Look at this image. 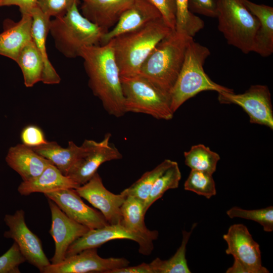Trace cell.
Masks as SVG:
<instances>
[{
    "mask_svg": "<svg viewBox=\"0 0 273 273\" xmlns=\"http://www.w3.org/2000/svg\"><path fill=\"white\" fill-rule=\"evenodd\" d=\"M210 55L206 47L192 39L183 66L170 95V108L175 112L187 100L206 90L234 93L232 89L212 81L205 73L203 65Z\"/></svg>",
    "mask_w": 273,
    "mask_h": 273,
    "instance_id": "277c9868",
    "label": "cell"
},
{
    "mask_svg": "<svg viewBox=\"0 0 273 273\" xmlns=\"http://www.w3.org/2000/svg\"><path fill=\"white\" fill-rule=\"evenodd\" d=\"M80 186L51 163L36 177L23 181L17 190L21 195L28 196L34 193L44 194L67 189H76Z\"/></svg>",
    "mask_w": 273,
    "mask_h": 273,
    "instance_id": "44dd1931",
    "label": "cell"
},
{
    "mask_svg": "<svg viewBox=\"0 0 273 273\" xmlns=\"http://www.w3.org/2000/svg\"><path fill=\"white\" fill-rule=\"evenodd\" d=\"M249 11L259 22L254 38L252 52L262 57L270 56L273 52V8L243 0Z\"/></svg>",
    "mask_w": 273,
    "mask_h": 273,
    "instance_id": "603a6c76",
    "label": "cell"
},
{
    "mask_svg": "<svg viewBox=\"0 0 273 273\" xmlns=\"http://www.w3.org/2000/svg\"><path fill=\"white\" fill-rule=\"evenodd\" d=\"M77 194L97 208L111 224L120 222L121 207L126 195L115 194L104 186L99 174H95L86 183L75 189Z\"/></svg>",
    "mask_w": 273,
    "mask_h": 273,
    "instance_id": "5bb4252c",
    "label": "cell"
},
{
    "mask_svg": "<svg viewBox=\"0 0 273 273\" xmlns=\"http://www.w3.org/2000/svg\"><path fill=\"white\" fill-rule=\"evenodd\" d=\"M109 273H153L149 263H142L132 266H126L113 269Z\"/></svg>",
    "mask_w": 273,
    "mask_h": 273,
    "instance_id": "ab89813d",
    "label": "cell"
},
{
    "mask_svg": "<svg viewBox=\"0 0 273 273\" xmlns=\"http://www.w3.org/2000/svg\"><path fill=\"white\" fill-rule=\"evenodd\" d=\"M37 0H0V7L16 6L21 13H29L36 6Z\"/></svg>",
    "mask_w": 273,
    "mask_h": 273,
    "instance_id": "f35d334b",
    "label": "cell"
},
{
    "mask_svg": "<svg viewBox=\"0 0 273 273\" xmlns=\"http://www.w3.org/2000/svg\"><path fill=\"white\" fill-rule=\"evenodd\" d=\"M16 62L21 70L26 87H32L41 81L43 61L32 38L23 47Z\"/></svg>",
    "mask_w": 273,
    "mask_h": 273,
    "instance_id": "484cf974",
    "label": "cell"
},
{
    "mask_svg": "<svg viewBox=\"0 0 273 273\" xmlns=\"http://www.w3.org/2000/svg\"><path fill=\"white\" fill-rule=\"evenodd\" d=\"M188 8L192 13L216 18L217 16V0H188Z\"/></svg>",
    "mask_w": 273,
    "mask_h": 273,
    "instance_id": "74e56055",
    "label": "cell"
},
{
    "mask_svg": "<svg viewBox=\"0 0 273 273\" xmlns=\"http://www.w3.org/2000/svg\"><path fill=\"white\" fill-rule=\"evenodd\" d=\"M174 161L165 159L151 170L146 172L132 185L122 191L126 196L134 197L144 203L147 200L153 185L158 178Z\"/></svg>",
    "mask_w": 273,
    "mask_h": 273,
    "instance_id": "f1b7e54d",
    "label": "cell"
},
{
    "mask_svg": "<svg viewBox=\"0 0 273 273\" xmlns=\"http://www.w3.org/2000/svg\"><path fill=\"white\" fill-rule=\"evenodd\" d=\"M53 201L69 218L89 229L109 223L102 213L86 205L75 189H67L44 194Z\"/></svg>",
    "mask_w": 273,
    "mask_h": 273,
    "instance_id": "2e32d148",
    "label": "cell"
},
{
    "mask_svg": "<svg viewBox=\"0 0 273 273\" xmlns=\"http://www.w3.org/2000/svg\"><path fill=\"white\" fill-rule=\"evenodd\" d=\"M120 223L130 230L149 240L157 239L159 233L156 230L151 231L145 223L144 203L130 196L125 198L121 207Z\"/></svg>",
    "mask_w": 273,
    "mask_h": 273,
    "instance_id": "d4e9b609",
    "label": "cell"
},
{
    "mask_svg": "<svg viewBox=\"0 0 273 273\" xmlns=\"http://www.w3.org/2000/svg\"><path fill=\"white\" fill-rule=\"evenodd\" d=\"M4 221L9 230L4 236L13 239L26 261L42 273L51 262L43 251L40 240L26 225L24 210L19 209L13 214H6Z\"/></svg>",
    "mask_w": 273,
    "mask_h": 273,
    "instance_id": "9c48e42d",
    "label": "cell"
},
{
    "mask_svg": "<svg viewBox=\"0 0 273 273\" xmlns=\"http://www.w3.org/2000/svg\"><path fill=\"white\" fill-rule=\"evenodd\" d=\"M218 29L228 43L247 54L252 52L254 38L259 25L258 19L243 0H217Z\"/></svg>",
    "mask_w": 273,
    "mask_h": 273,
    "instance_id": "8992f818",
    "label": "cell"
},
{
    "mask_svg": "<svg viewBox=\"0 0 273 273\" xmlns=\"http://www.w3.org/2000/svg\"><path fill=\"white\" fill-rule=\"evenodd\" d=\"M135 0H83L81 14L105 33L117 22Z\"/></svg>",
    "mask_w": 273,
    "mask_h": 273,
    "instance_id": "ac0fdd59",
    "label": "cell"
},
{
    "mask_svg": "<svg viewBox=\"0 0 273 273\" xmlns=\"http://www.w3.org/2000/svg\"><path fill=\"white\" fill-rule=\"evenodd\" d=\"M32 16L31 35L37 49L42 58L44 64L41 82L47 84H58L61 78L49 60L46 50V41L51 17L44 14L35 6L30 12Z\"/></svg>",
    "mask_w": 273,
    "mask_h": 273,
    "instance_id": "7402d4cb",
    "label": "cell"
},
{
    "mask_svg": "<svg viewBox=\"0 0 273 273\" xmlns=\"http://www.w3.org/2000/svg\"><path fill=\"white\" fill-rule=\"evenodd\" d=\"M6 161L21 176L24 181L36 177L49 164L52 163L37 154L32 148L23 144L10 148L6 157Z\"/></svg>",
    "mask_w": 273,
    "mask_h": 273,
    "instance_id": "ffe728a7",
    "label": "cell"
},
{
    "mask_svg": "<svg viewBox=\"0 0 273 273\" xmlns=\"http://www.w3.org/2000/svg\"><path fill=\"white\" fill-rule=\"evenodd\" d=\"M25 261L18 245L14 242L11 247L0 256V273H20L19 265Z\"/></svg>",
    "mask_w": 273,
    "mask_h": 273,
    "instance_id": "836d02e7",
    "label": "cell"
},
{
    "mask_svg": "<svg viewBox=\"0 0 273 273\" xmlns=\"http://www.w3.org/2000/svg\"><path fill=\"white\" fill-rule=\"evenodd\" d=\"M231 218L239 217L255 221L263 227L266 232L273 231V206L255 210H246L234 206L226 211Z\"/></svg>",
    "mask_w": 273,
    "mask_h": 273,
    "instance_id": "d6a6232c",
    "label": "cell"
},
{
    "mask_svg": "<svg viewBox=\"0 0 273 273\" xmlns=\"http://www.w3.org/2000/svg\"><path fill=\"white\" fill-rule=\"evenodd\" d=\"M181 177L178 165L174 161L155 182L149 197L144 203L145 213L156 201L162 197L166 191L178 188Z\"/></svg>",
    "mask_w": 273,
    "mask_h": 273,
    "instance_id": "f546056e",
    "label": "cell"
},
{
    "mask_svg": "<svg viewBox=\"0 0 273 273\" xmlns=\"http://www.w3.org/2000/svg\"><path fill=\"white\" fill-rule=\"evenodd\" d=\"M188 0H175L176 6L175 31L189 36H194L204 26V21L191 13Z\"/></svg>",
    "mask_w": 273,
    "mask_h": 273,
    "instance_id": "4dcf8cb0",
    "label": "cell"
},
{
    "mask_svg": "<svg viewBox=\"0 0 273 273\" xmlns=\"http://www.w3.org/2000/svg\"><path fill=\"white\" fill-rule=\"evenodd\" d=\"M48 201L52 218L49 233L55 242V252L50 262L57 264L66 258L71 244L90 229L69 218L53 201Z\"/></svg>",
    "mask_w": 273,
    "mask_h": 273,
    "instance_id": "9a60e30c",
    "label": "cell"
},
{
    "mask_svg": "<svg viewBox=\"0 0 273 273\" xmlns=\"http://www.w3.org/2000/svg\"><path fill=\"white\" fill-rule=\"evenodd\" d=\"M20 138L22 144L30 148L38 147L48 142L42 130L34 125L25 127L21 131Z\"/></svg>",
    "mask_w": 273,
    "mask_h": 273,
    "instance_id": "8d00e7d4",
    "label": "cell"
},
{
    "mask_svg": "<svg viewBox=\"0 0 273 273\" xmlns=\"http://www.w3.org/2000/svg\"><path fill=\"white\" fill-rule=\"evenodd\" d=\"M117 239L136 242L139 246V252L144 255H149L154 249L153 241L131 231L119 223L89 230L71 244L67 251L66 257L86 249L97 248L110 241Z\"/></svg>",
    "mask_w": 273,
    "mask_h": 273,
    "instance_id": "8fae6325",
    "label": "cell"
},
{
    "mask_svg": "<svg viewBox=\"0 0 273 273\" xmlns=\"http://www.w3.org/2000/svg\"><path fill=\"white\" fill-rule=\"evenodd\" d=\"M220 103L240 106L248 115L250 122L273 129V111L271 94L266 85H251L245 92L218 93Z\"/></svg>",
    "mask_w": 273,
    "mask_h": 273,
    "instance_id": "ba28073f",
    "label": "cell"
},
{
    "mask_svg": "<svg viewBox=\"0 0 273 273\" xmlns=\"http://www.w3.org/2000/svg\"><path fill=\"white\" fill-rule=\"evenodd\" d=\"M129 264L125 258H102L98 255L97 248H89L66 257L60 263H51L42 273H109Z\"/></svg>",
    "mask_w": 273,
    "mask_h": 273,
    "instance_id": "7c38bea8",
    "label": "cell"
},
{
    "mask_svg": "<svg viewBox=\"0 0 273 273\" xmlns=\"http://www.w3.org/2000/svg\"><path fill=\"white\" fill-rule=\"evenodd\" d=\"M173 31L161 17L110 41L121 77L139 74L143 64L151 53Z\"/></svg>",
    "mask_w": 273,
    "mask_h": 273,
    "instance_id": "7a4b0ae2",
    "label": "cell"
},
{
    "mask_svg": "<svg viewBox=\"0 0 273 273\" xmlns=\"http://www.w3.org/2000/svg\"><path fill=\"white\" fill-rule=\"evenodd\" d=\"M161 17L158 10L148 0H135L114 27L103 34L100 45L106 44L117 36L136 30Z\"/></svg>",
    "mask_w": 273,
    "mask_h": 273,
    "instance_id": "e0dca14e",
    "label": "cell"
},
{
    "mask_svg": "<svg viewBox=\"0 0 273 273\" xmlns=\"http://www.w3.org/2000/svg\"><path fill=\"white\" fill-rule=\"evenodd\" d=\"M79 57L88 77V85L107 112L116 117L126 113L121 75L111 41L83 48Z\"/></svg>",
    "mask_w": 273,
    "mask_h": 273,
    "instance_id": "6da1fadb",
    "label": "cell"
},
{
    "mask_svg": "<svg viewBox=\"0 0 273 273\" xmlns=\"http://www.w3.org/2000/svg\"><path fill=\"white\" fill-rule=\"evenodd\" d=\"M111 136L110 133H106L101 142L84 140L82 144L85 151L70 169L67 176L82 185L97 172L103 163L121 159V153L110 142Z\"/></svg>",
    "mask_w": 273,
    "mask_h": 273,
    "instance_id": "30bf717a",
    "label": "cell"
},
{
    "mask_svg": "<svg viewBox=\"0 0 273 273\" xmlns=\"http://www.w3.org/2000/svg\"><path fill=\"white\" fill-rule=\"evenodd\" d=\"M32 148L50 161L65 175L85 151L83 144L78 146L72 141L68 142L67 148L62 147L56 142L48 141L43 145Z\"/></svg>",
    "mask_w": 273,
    "mask_h": 273,
    "instance_id": "cb8c5ba5",
    "label": "cell"
},
{
    "mask_svg": "<svg viewBox=\"0 0 273 273\" xmlns=\"http://www.w3.org/2000/svg\"><path fill=\"white\" fill-rule=\"evenodd\" d=\"M184 189L203 196L207 199H210L216 194L215 183L212 174L196 170L191 169L185 182Z\"/></svg>",
    "mask_w": 273,
    "mask_h": 273,
    "instance_id": "1f68e13d",
    "label": "cell"
},
{
    "mask_svg": "<svg viewBox=\"0 0 273 273\" xmlns=\"http://www.w3.org/2000/svg\"><path fill=\"white\" fill-rule=\"evenodd\" d=\"M197 223H194L191 231H183L180 246L175 254L167 260L156 258L149 263L153 273H190V271L186 258V246L193 229Z\"/></svg>",
    "mask_w": 273,
    "mask_h": 273,
    "instance_id": "4316f807",
    "label": "cell"
},
{
    "mask_svg": "<svg viewBox=\"0 0 273 273\" xmlns=\"http://www.w3.org/2000/svg\"><path fill=\"white\" fill-rule=\"evenodd\" d=\"M121 81L125 113H143L165 120L173 118L170 97L145 77L140 74L122 76Z\"/></svg>",
    "mask_w": 273,
    "mask_h": 273,
    "instance_id": "52a82bcc",
    "label": "cell"
},
{
    "mask_svg": "<svg viewBox=\"0 0 273 273\" xmlns=\"http://www.w3.org/2000/svg\"><path fill=\"white\" fill-rule=\"evenodd\" d=\"M159 12L164 22L175 30L176 6L175 0H148Z\"/></svg>",
    "mask_w": 273,
    "mask_h": 273,
    "instance_id": "d590c367",
    "label": "cell"
},
{
    "mask_svg": "<svg viewBox=\"0 0 273 273\" xmlns=\"http://www.w3.org/2000/svg\"><path fill=\"white\" fill-rule=\"evenodd\" d=\"M49 32L56 48L68 58L79 57L84 47L100 45L105 33L79 11L77 2L64 15L51 20Z\"/></svg>",
    "mask_w": 273,
    "mask_h": 273,
    "instance_id": "5b68a950",
    "label": "cell"
},
{
    "mask_svg": "<svg viewBox=\"0 0 273 273\" xmlns=\"http://www.w3.org/2000/svg\"><path fill=\"white\" fill-rule=\"evenodd\" d=\"M77 0H37L36 6L50 17L64 15Z\"/></svg>",
    "mask_w": 273,
    "mask_h": 273,
    "instance_id": "e575fe53",
    "label": "cell"
},
{
    "mask_svg": "<svg viewBox=\"0 0 273 273\" xmlns=\"http://www.w3.org/2000/svg\"><path fill=\"white\" fill-rule=\"evenodd\" d=\"M223 239L228 244L226 254L233 255L235 261L245 266L251 273L269 272L262 265L259 245L254 240L245 225H231Z\"/></svg>",
    "mask_w": 273,
    "mask_h": 273,
    "instance_id": "4fadbf2b",
    "label": "cell"
},
{
    "mask_svg": "<svg viewBox=\"0 0 273 273\" xmlns=\"http://www.w3.org/2000/svg\"><path fill=\"white\" fill-rule=\"evenodd\" d=\"M193 38L173 30L155 48L143 64L139 74L170 97Z\"/></svg>",
    "mask_w": 273,
    "mask_h": 273,
    "instance_id": "3957f363",
    "label": "cell"
},
{
    "mask_svg": "<svg viewBox=\"0 0 273 273\" xmlns=\"http://www.w3.org/2000/svg\"><path fill=\"white\" fill-rule=\"evenodd\" d=\"M32 18L29 13H21L18 22L6 19L0 33V55L16 61L23 47L32 39Z\"/></svg>",
    "mask_w": 273,
    "mask_h": 273,
    "instance_id": "d6986e66",
    "label": "cell"
},
{
    "mask_svg": "<svg viewBox=\"0 0 273 273\" xmlns=\"http://www.w3.org/2000/svg\"><path fill=\"white\" fill-rule=\"evenodd\" d=\"M185 163L191 169L199 170L213 174L220 156L203 144L192 146L190 150L184 152Z\"/></svg>",
    "mask_w": 273,
    "mask_h": 273,
    "instance_id": "83f0119b",
    "label": "cell"
}]
</instances>
